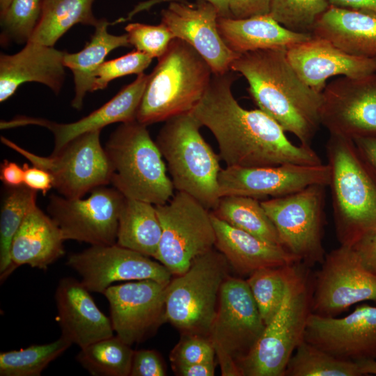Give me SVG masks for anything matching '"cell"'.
Here are the masks:
<instances>
[{"mask_svg": "<svg viewBox=\"0 0 376 376\" xmlns=\"http://www.w3.org/2000/svg\"><path fill=\"white\" fill-rule=\"evenodd\" d=\"M304 340L343 359L376 360V306L363 304L343 318L311 313Z\"/></svg>", "mask_w": 376, "mask_h": 376, "instance_id": "20", "label": "cell"}, {"mask_svg": "<svg viewBox=\"0 0 376 376\" xmlns=\"http://www.w3.org/2000/svg\"><path fill=\"white\" fill-rule=\"evenodd\" d=\"M264 323L246 280L228 275L219 297L209 338L224 376H242L238 365L263 334Z\"/></svg>", "mask_w": 376, "mask_h": 376, "instance_id": "9", "label": "cell"}, {"mask_svg": "<svg viewBox=\"0 0 376 376\" xmlns=\"http://www.w3.org/2000/svg\"><path fill=\"white\" fill-rule=\"evenodd\" d=\"M330 5L376 12V0H328Z\"/></svg>", "mask_w": 376, "mask_h": 376, "instance_id": "50", "label": "cell"}, {"mask_svg": "<svg viewBox=\"0 0 376 376\" xmlns=\"http://www.w3.org/2000/svg\"><path fill=\"white\" fill-rule=\"evenodd\" d=\"M148 75L141 73L130 84L125 86L115 96L85 117L70 123H57L49 120L23 118L15 120L16 126L37 125L49 129L54 137L53 152L58 150L70 141L83 134L102 130L116 123L136 120Z\"/></svg>", "mask_w": 376, "mask_h": 376, "instance_id": "24", "label": "cell"}, {"mask_svg": "<svg viewBox=\"0 0 376 376\" xmlns=\"http://www.w3.org/2000/svg\"><path fill=\"white\" fill-rule=\"evenodd\" d=\"M104 150L111 168L110 184L125 197L157 205L173 196L172 180L147 125L136 120L121 123Z\"/></svg>", "mask_w": 376, "mask_h": 376, "instance_id": "6", "label": "cell"}, {"mask_svg": "<svg viewBox=\"0 0 376 376\" xmlns=\"http://www.w3.org/2000/svg\"><path fill=\"white\" fill-rule=\"evenodd\" d=\"M134 352L116 335L81 348L76 359L93 376H128Z\"/></svg>", "mask_w": 376, "mask_h": 376, "instance_id": "34", "label": "cell"}, {"mask_svg": "<svg viewBox=\"0 0 376 376\" xmlns=\"http://www.w3.org/2000/svg\"><path fill=\"white\" fill-rule=\"evenodd\" d=\"M329 6L328 0H272L269 14L292 31L311 33L316 19Z\"/></svg>", "mask_w": 376, "mask_h": 376, "instance_id": "39", "label": "cell"}, {"mask_svg": "<svg viewBox=\"0 0 376 376\" xmlns=\"http://www.w3.org/2000/svg\"><path fill=\"white\" fill-rule=\"evenodd\" d=\"M24 185L36 191H40L45 194L50 189L53 188V178L46 170L33 166H29L24 164Z\"/></svg>", "mask_w": 376, "mask_h": 376, "instance_id": "46", "label": "cell"}, {"mask_svg": "<svg viewBox=\"0 0 376 376\" xmlns=\"http://www.w3.org/2000/svg\"><path fill=\"white\" fill-rule=\"evenodd\" d=\"M311 33L345 52L376 59V12L330 5L316 19Z\"/></svg>", "mask_w": 376, "mask_h": 376, "instance_id": "25", "label": "cell"}, {"mask_svg": "<svg viewBox=\"0 0 376 376\" xmlns=\"http://www.w3.org/2000/svg\"><path fill=\"white\" fill-rule=\"evenodd\" d=\"M360 371L364 375H376V360H363L357 362Z\"/></svg>", "mask_w": 376, "mask_h": 376, "instance_id": "52", "label": "cell"}, {"mask_svg": "<svg viewBox=\"0 0 376 376\" xmlns=\"http://www.w3.org/2000/svg\"><path fill=\"white\" fill-rule=\"evenodd\" d=\"M95 1L44 0L40 22L30 41L54 47L77 24L95 27L100 19L96 18L93 12Z\"/></svg>", "mask_w": 376, "mask_h": 376, "instance_id": "31", "label": "cell"}, {"mask_svg": "<svg viewBox=\"0 0 376 376\" xmlns=\"http://www.w3.org/2000/svg\"><path fill=\"white\" fill-rule=\"evenodd\" d=\"M168 283L152 279L112 285L103 295L116 336L129 345L142 341L165 320Z\"/></svg>", "mask_w": 376, "mask_h": 376, "instance_id": "18", "label": "cell"}, {"mask_svg": "<svg viewBox=\"0 0 376 376\" xmlns=\"http://www.w3.org/2000/svg\"><path fill=\"white\" fill-rule=\"evenodd\" d=\"M326 153L336 237L352 246L376 231V181L353 140L330 134Z\"/></svg>", "mask_w": 376, "mask_h": 376, "instance_id": "3", "label": "cell"}, {"mask_svg": "<svg viewBox=\"0 0 376 376\" xmlns=\"http://www.w3.org/2000/svg\"><path fill=\"white\" fill-rule=\"evenodd\" d=\"M211 212L235 228L281 246L276 228L258 199L242 196H222Z\"/></svg>", "mask_w": 376, "mask_h": 376, "instance_id": "32", "label": "cell"}, {"mask_svg": "<svg viewBox=\"0 0 376 376\" xmlns=\"http://www.w3.org/2000/svg\"><path fill=\"white\" fill-rule=\"evenodd\" d=\"M148 75L136 120L146 125L191 112L212 77L205 60L187 42L173 38Z\"/></svg>", "mask_w": 376, "mask_h": 376, "instance_id": "4", "label": "cell"}, {"mask_svg": "<svg viewBox=\"0 0 376 376\" xmlns=\"http://www.w3.org/2000/svg\"><path fill=\"white\" fill-rule=\"evenodd\" d=\"M287 56L300 79L318 93L330 77H360L376 73V59L359 57L341 50L330 41L313 36L287 49Z\"/></svg>", "mask_w": 376, "mask_h": 376, "instance_id": "21", "label": "cell"}, {"mask_svg": "<svg viewBox=\"0 0 376 376\" xmlns=\"http://www.w3.org/2000/svg\"><path fill=\"white\" fill-rule=\"evenodd\" d=\"M219 14L205 0L195 3L174 1L161 12V22L174 38L191 45L207 63L212 73L220 75L230 70L233 62L240 55L228 47L217 26Z\"/></svg>", "mask_w": 376, "mask_h": 376, "instance_id": "19", "label": "cell"}, {"mask_svg": "<svg viewBox=\"0 0 376 376\" xmlns=\"http://www.w3.org/2000/svg\"><path fill=\"white\" fill-rule=\"evenodd\" d=\"M37 191L24 185L7 187L0 214V279L10 274L13 239L31 207L36 203Z\"/></svg>", "mask_w": 376, "mask_h": 376, "instance_id": "33", "label": "cell"}, {"mask_svg": "<svg viewBox=\"0 0 376 376\" xmlns=\"http://www.w3.org/2000/svg\"><path fill=\"white\" fill-rule=\"evenodd\" d=\"M100 132L78 136L48 157L36 155L4 136H1V141L33 166L48 171L53 178V188L63 196L80 198L111 182V168L100 143Z\"/></svg>", "mask_w": 376, "mask_h": 376, "instance_id": "12", "label": "cell"}, {"mask_svg": "<svg viewBox=\"0 0 376 376\" xmlns=\"http://www.w3.org/2000/svg\"><path fill=\"white\" fill-rule=\"evenodd\" d=\"M201 123L191 112L165 121L156 143L165 159L178 191L185 192L212 210L220 197L219 157L202 136Z\"/></svg>", "mask_w": 376, "mask_h": 376, "instance_id": "7", "label": "cell"}, {"mask_svg": "<svg viewBox=\"0 0 376 376\" xmlns=\"http://www.w3.org/2000/svg\"><path fill=\"white\" fill-rule=\"evenodd\" d=\"M327 186L313 185L296 192L260 201L281 245L308 267L323 262L322 235Z\"/></svg>", "mask_w": 376, "mask_h": 376, "instance_id": "11", "label": "cell"}, {"mask_svg": "<svg viewBox=\"0 0 376 376\" xmlns=\"http://www.w3.org/2000/svg\"><path fill=\"white\" fill-rule=\"evenodd\" d=\"M217 26L225 44L239 54L260 49H288L313 36L285 28L269 14L242 19L219 17Z\"/></svg>", "mask_w": 376, "mask_h": 376, "instance_id": "28", "label": "cell"}, {"mask_svg": "<svg viewBox=\"0 0 376 376\" xmlns=\"http://www.w3.org/2000/svg\"><path fill=\"white\" fill-rule=\"evenodd\" d=\"M211 214L216 235L214 246L240 274L249 276L261 268L300 262L283 246L235 228Z\"/></svg>", "mask_w": 376, "mask_h": 376, "instance_id": "26", "label": "cell"}, {"mask_svg": "<svg viewBox=\"0 0 376 376\" xmlns=\"http://www.w3.org/2000/svg\"><path fill=\"white\" fill-rule=\"evenodd\" d=\"M65 240L55 221L34 204L13 239L10 273L24 265L47 269L65 254Z\"/></svg>", "mask_w": 376, "mask_h": 376, "instance_id": "27", "label": "cell"}, {"mask_svg": "<svg viewBox=\"0 0 376 376\" xmlns=\"http://www.w3.org/2000/svg\"><path fill=\"white\" fill-rule=\"evenodd\" d=\"M24 171L17 164L5 159L1 164L0 178L6 187L24 185Z\"/></svg>", "mask_w": 376, "mask_h": 376, "instance_id": "47", "label": "cell"}, {"mask_svg": "<svg viewBox=\"0 0 376 376\" xmlns=\"http://www.w3.org/2000/svg\"><path fill=\"white\" fill-rule=\"evenodd\" d=\"M352 247L363 267L376 275V231L364 236Z\"/></svg>", "mask_w": 376, "mask_h": 376, "instance_id": "45", "label": "cell"}, {"mask_svg": "<svg viewBox=\"0 0 376 376\" xmlns=\"http://www.w3.org/2000/svg\"><path fill=\"white\" fill-rule=\"evenodd\" d=\"M357 362L343 359L303 340L291 357L284 376H361Z\"/></svg>", "mask_w": 376, "mask_h": 376, "instance_id": "35", "label": "cell"}, {"mask_svg": "<svg viewBox=\"0 0 376 376\" xmlns=\"http://www.w3.org/2000/svg\"><path fill=\"white\" fill-rule=\"evenodd\" d=\"M61 336L80 349L113 336L110 318L97 307L90 291L72 277L61 279L55 292Z\"/></svg>", "mask_w": 376, "mask_h": 376, "instance_id": "22", "label": "cell"}, {"mask_svg": "<svg viewBox=\"0 0 376 376\" xmlns=\"http://www.w3.org/2000/svg\"><path fill=\"white\" fill-rule=\"evenodd\" d=\"M353 141L362 159L376 173V137H359Z\"/></svg>", "mask_w": 376, "mask_h": 376, "instance_id": "48", "label": "cell"}, {"mask_svg": "<svg viewBox=\"0 0 376 376\" xmlns=\"http://www.w3.org/2000/svg\"><path fill=\"white\" fill-rule=\"evenodd\" d=\"M230 70L246 79L259 109L295 135L300 144L311 146L321 125L322 93L300 79L288 61L286 48L242 54Z\"/></svg>", "mask_w": 376, "mask_h": 376, "instance_id": "2", "label": "cell"}, {"mask_svg": "<svg viewBox=\"0 0 376 376\" xmlns=\"http://www.w3.org/2000/svg\"><path fill=\"white\" fill-rule=\"evenodd\" d=\"M130 376H165L166 367L159 354L152 350L134 351Z\"/></svg>", "mask_w": 376, "mask_h": 376, "instance_id": "43", "label": "cell"}, {"mask_svg": "<svg viewBox=\"0 0 376 376\" xmlns=\"http://www.w3.org/2000/svg\"><path fill=\"white\" fill-rule=\"evenodd\" d=\"M291 265L257 269L246 280L265 325L283 302Z\"/></svg>", "mask_w": 376, "mask_h": 376, "instance_id": "37", "label": "cell"}, {"mask_svg": "<svg viewBox=\"0 0 376 376\" xmlns=\"http://www.w3.org/2000/svg\"><path fill=\"white\" fill-rule=\"evenodd\" d=\"M44 0H13L0 14L1 43L26 44L42 15Z\"/></svg>", "mask_w": 376, "mask_h": 376, "instance_id": "38", "label": "cell"}, {"mask_svg": "<svg viewBox=\"0 0 376 376\" xmlns=\"http://www.w3.org/2000/svg\"><path fill=\"white\" fill-rule=\"evenodd\" d=\"M124 199L116 189L104 185L93 189L85 199L52 195L47 210L65 240L111 245L116 243Z\"/></svg>", "mask_w": 376, "mask_h": 376, "instance_id": "13", "label": "cell"}, {"mask_svg": "<svg viewBox=\"0 0 376 376\" xmlns=\"http://www.w3.org/2000/svg\"><path fill=\"white\" fill-rule=\"evenodd\" d=\"M67 265L78 273L90 292L102 294L118 281L152 279L169 283L173 275L159 261L117 244L91 246L72 253Z\"/></svg>", "mask_w": 376, "mask_h": 376, "instance_id": "16", "label": "cell"}, {"mask_svg": "<svg viewBox=\"0 0 376 376\" xmlns=\"http://www.w3.org/2000/svg\"><path fill=\"white\" fill-rule=\"evenodd\" d=\"M125 29L130 45L152 58L162 56L174 38L168 27L162 22L157 25L130 23Z\"/></svg>", "mask_w": 376, "mask_h": 376, "instance_id": "40", "label": "cell"}, {"mask_svg": "<svg viewBox=\"0 0 376 376\" xmlns=\"http://www.w3.org/2000/svg\"><path fill=\"white\" fill-rule=\"evenodd\" d=\"M65 52L30 41L15 54H1L0 102L10 98L26 82L43 84L58 95L65 78Z\"/></svg>", "mask_w": 376, "mask_h": 376, "instance_id": "23", "label": "cell"}, {"mask_svg": "<svg viewBox=\"0 0 376 376\" xmlns=\"http://www.w3.org/2000/svg\"><path fill=\"white\" fill-rule=\"evenodd\" d=\"M365 301L376 303V275L363 267L352 246L340 245L326 253L314 275L312 313L337 317Z\"/></svg>", "mask_w": 376, "mask_h": 376, "instance_id": "14", "label": "cell"}, {"mask_svg": "<svg viewBox=\"0 0 376 376\" xmlns=\"http://www.w3.org/2000/svg\"><path fill=\"white\" fill-rule=\"evenodd\" d=\"M162 236L155 259L175 276L182 274L216 242L211 211L191 196L178 191L155 205Z\"/></svg>", "mask_w": 376, "mask_h": 376, "instance_id": "10", "label": "cell"}, {"mask_svg": "<svg viewBox=\"0 0 376 376\" xmlns=\"http://www.w3.org/2000/svg\"><path fill=\"white\" fill-rule=\"evenodd\" d=\"M109 24L107 19H100L90 40L81 51L65 52L64 65L72 71L74 79L75 95L71 104L77 110L81 109L85 96L92 92L95 73L106 56L116 49L130 46L127 34L109 33Z\"/></svg>", "mask_w": 376, "mask_h": 376, "instance_id": "29", "label": "cell"}, {"mask_svg": "<svg viewBox=\"0 0 376 376\" xmlns=\"http://www.w3.org/2000/svg\"><path fill=\"white\" fill-rule=\"evenodd\" d=\"M237 78L231 70L213 74L205 94L191 111L214 135L219 157L226 166L322 164L311 146L293 143L281 126L262 110L241 107L232 92Z\"/></svg>", "mask_w": 376, "mask_h": 376, "instance_id": "1", "label": "cell"}, {"mask_svg": "<svg viewBox=\"0 0 376 376\" xmlns=\"http://www.w3.org/2000/svg\"><path fill=\"white\" fill-rule=\"evenodd\" d=\"M72 343L61 337L54 342L32 345L19 350L0 353L1 376H39Z\"/></svg>", "mask_w": 376, "mask_h": 376, "instance_id": "36", "label": "cell"}, {"mask_svg": "<svg viewBox=\"0 0 376 376\" xmlns=\"http://www.w3.org/2000/svg\"><path fill=\"white\" fill-rule=\"evenodd\" d=\"M314 275L301 262L291 265L283 302L238 367L242 376H284L291 357L304 340L312 313Z\"/></svg>", "mask_w": 376, "mask_h": 376, "instance_id": "5", "label": "cell"}, {"mask_svg": "<svg viewBox=\"0 0 376 376\" xmlns=\"http://www.w3.org/2000/svg\"><path fill=\"white\" fill-rule=\"evenodd\" d=\"M152 60L150 56L134 50L120 57L104 61L95 73L92 92L104 89L117 78L143 73Z\"/></svg>", "mask_w": 376, "mask_h": 376, "instance_id": "41", "label": "cell"}, {"mask_svg": "<svg viewBox=\"0 0 376 376\" xmlns=\"http://www.w3.org/2000/svg\"><path fill=\"white\" fill-rule=\"evenodd\" d=\"M13 0H0V14L6 10Z\"/></svg>", "mask_w": 376, "mask_h": 376, "instance_id": "53", "label": "cell"}, {"mask_svg": "<svg viewBox=\"0 0 376 376\" xmlns=\"http://www.w3.org/2000/svg\"><path fill=\"white\" fill-rule=\"evenodd\" d=\"M329 180V166L323 163L226 166L218 177L220 197L242 196L260 201L283 196L313 185L328 186Z\"/></svg>", "mask_w": 376, "mask_h": 376, "instance_id": "17", "label": "cell"}, {"mask_svg": "<svg viewBox=\"0 0 376 376\" xmlns=\"http://www.w3.org/2000/svg\"><path fill=\"white\" fill-rule=\"evenodd\" d=\"M162 236L155 205L125 197L119 214L116 243L155 258Z\"/></svg>", "mask_w": 376, "mask_h": 376, "instance_id": "30", "label": "cell"}, {"mask_svg": "<svg viewBox=\"0 0 376 376\" xmlns=\"http://www.w3.org/2000/svg\"><path fill=\"white\" fill-rule=\"evenodd\" d=\"M215 361L201 362L175 367V373L182 376H213Z\"/></svg>", "mask_w": 376, "mask_h": 376, "instance_id": "49", "label": "cell"}, {"mask_svg": "<svg viewBox=\"0 0 376 376\" xmlns=\"http://www.w3.org/2000/svg\"><path fill=\"white\" fill-rule=\"evenodd\" d=\"M229 266L226 257L213 248L171 279L166 290V322L182 334L209 337Z\"/></svg>", "mask_w": 376, "mask_h": 376, "instance_id": "8", "label": "cell"}, {"mask_svg": "<svg viewBox=\"0 0 376 376\" xmlns=\"http://www.w3.org/2000/svg\"><path fill=\"white\" fill-rule=\"evenodd\" d=\"M215 350L209 337L198 334H183L170 354L175 367L201 362L214 361Z\"/></svg>", "mask_w": 376, "mask_h": 376, "instance_id": "42", "label": "cell"}, {"mask_svg": "<svg viewBox=\"0 0 376 376\" xmlns=\"http://www.w3.org/2000/svg\"><path fill=\"white\" fill-rule=\"evenodd\" d=\"M272 0H230L231 17L246 18L269 13Z\"/></svg>", "mask_w": 376, "mask_h": 376, "instance_id": "44", "label": "cell"}, {"mask_svg": "<svg viewBox=\"0 0 376 376\" xmlns=\"http://www.w3.org/2000/svg\"><path fill=\"white\" fill-rule=\"evenodd\" d=\"M320 123L331 135L376 137V73L327 84L322 92Z\"/></svg>", "mask_w": 376, "mask_h": 376, "instance_id": "15", "label": "cell"}, {"mask_svg": "<svg viewBox=\"0 0 376 376\" xmlns=\"http://www.w3.org/2000/svg\"><path fill=\"white\" fill-rule=\"evenodd\" d=\"M212 4L219 17H231L230 11V0H205Z\"/></svg>", "mask_w": 376, "mask_h": 376, "instance_id": "51", "label": "cell"}]
</instances>
